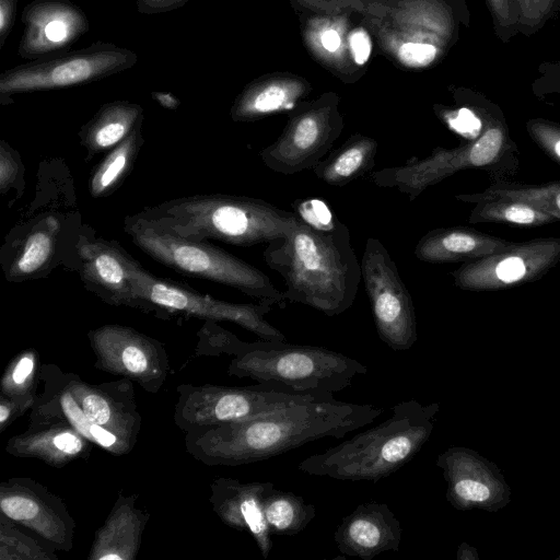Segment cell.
<instances>
[{
  "label": "cell",
  "instance_id": "obj_1",
  "mask_svg": "<svg viewBox=\"0 0 560 560\" xmlns=\"http://www.w3.org/2000/svg\"><path fill=\"white\" fill-rule=\"evenodd\" d=\"M384 412L320 394L244 421L185 432V448L208 466L261 462L324 438H343Z\"/></svg>",
  "mask_w": 560,
  "mask_h": 560
},
{
  "label": "cell",
  "instance_id": "obj_2",
  "mask_svg": "<svg viewBox=\"0 0 560 560\" xmlns=\"http://www.w3.org/2000/svg\"><path fill=\"white\" fill-rule=\"evenodd\" d=\"M296 225L266 244L268 267L285 283L287 302L336 316L354 303L361 265L348 226L320 200H299Z\"/></svg>",
  "mask_w": 560,
  "mask_h": 560
},
{
  "label": "cell",
  "instance_id": "obj_3",
  "mask_svg": "<svg viewBox=\"0 0 560 560\" xmlns=\"http://www.w3.org/2000/svg\"><path fill=\"white\" fill-rule=\"evenodd\" d=\"M439 404L406 400L390 408L376 427L303 459L298 469L311 476L343 481L377 482L408 464L434 428Z\"/></svg>",
  "mask_w": 560,
  "mask_h": 560
},
{
  "label": "cell",
  "instance_id": "obj_4",
  "mask_svg": "<svg viewBox=\"0 0 560 560\" xmlns=\"http://www.w3.org/2000/svg\"><path fill=\"white\" fill-rule=\"evenodd\" d=\"M141 214L189 238L236 246L268 243L298 222L294 211L262 199L225 194H199L147 207Z\"/></svg>",
  "mask_w": 560,
  "mask_h": 560
},
{
  "label": "cell",
  "instance_id": "obj_5",
  "mask_svg": "<svg viewBox=\"0 0 560 560\" xmlns=\"http://www.w3.org/2000/svg\"><path fill=\"white\" fill-rule=\"evenodd\" d=\"M124 231L144 254L178 273L228 285L281 307L287 303L266 273L208 241L184 237L140 212L125 218Z\"/></svg>",
  "mask_w": 560,
  "mask_h": 560
},
{
  "label": "cell",
  "instance_id": "obj_6",
  "mask_svg": "<svg viewBox=\"0 0 560 560\" xmlns=\"http://www.w3.org/2000/svg\"><path fill=\"white\" fill-rule=\"evenodd\" d=\"M368 366L340 352L281 340L244 341L228 373L300 394L340 392L366 374Z\"/></svg>",
  "mask_w": 560,
  "mask_h": 560
},
{
  "label": "cell",
  "instance_id": "obj_7",
  "mask_svg": "<svg viewBox=\"0 0 560 560\" xmlns=\"http://www.w3.org/2000/svg\"><path fill=\"white\" fill-rule=\"evenodd\" d=\"M515 153L516 144L506 127L500 122L489 124L466 144L452 149L438 147L423 159L373 171L371 180L381 188L397 189L412 201L430 186L459 171L480 168L494 178L508 164L517 162Z\"/></svg>",
  "mask_w": 560,
  "mask_h": 560
},
{
  "label": "cell",
  "instance_id": "obj_8",
  "mask_svg": "<svg viewBox=\"0 0 560 560\" xmlns=\"http://www.w3.org/2000/svg\"><path fill=\"white\" fill-rule=\"evenodd\" d=\"M138 55L114 43L90 46L30 60L0 74V101L12 103L14 94L65 89L100 81L133 67Z\"/></svg>",
  "mask_w": 560,
  "mask_h": 560
},
{
  "label": "cell",
  "instance_id": "obj_9",
  "mask_svg": "<svg viewBox=\"0 0 560 560\" xmlns=\"http://www.w3.org/2000/svg\"><path fill=\"white\" fill-rule=\"evenodd\" d=\"M82 225L78 212L52 211L16 225L1 248L5 279L21 283L44 278L60 264L75 270V244Z\"/></svg>",
  "mask_w": 560,
  "mask_h": 560
},
{
  "label": "cell",
  "instance_id": "obj_10",
  "mask_svg": "<svg viewBox=\"0 0 560 560\" xmlns=\"http://www.w3.org/2000/svg\"><path fill=\"white\" fill-rule=\"evenodd\" d=\"M135 283L140 311L155 312L156 316L183 314L205 320L232 322L262 340L287 341L284 334L265 318L273 306L269 301L258 300L257 303L221 301L172 280L156 277L139 261L135 268Z\"/></svg>",
  "mask_w": 560,
  "mask_h": 560
},
{
  "label": "cell",
  "instance_id": "obj_11",
  "mask_svg": "<svg viewBox=\"0 0 560 560\" xmlns=\"http://www.w3.org/2000/svg\"><path fill=\"white\" fill-rule=\"evenodd\" d=\"M174 422L184 432L244 421L320 394H300L257 383L245 387L182 384Z\"/></svg>",
  "mask_w": 560,
  "mask_h": 560
},
{
  "label": "cell",
  "instance_id": "obj_12",
  "mask_svg": "<svg viewBox=\"0 0 560 560\" xmlns=\"http://www.w3.org/2000/svg\"><path fill=\"white\" fill-rule=\"evenodd\" d=\"M360 265L380 339L393 351L409 350L418 340L416 310L397 265L374 237L368 238Z\"/></svg>",
  "mask_w": 560,
  "mask_h": 560
},
{
  "label": "cell",
  "instance_id": "obj_13",
  "mask_svg": "<svg viewBox=\"0 0 560 560\" xmlns=\"http://www.w3.org/2000/svg\"><path fill=\"white\" fill-rule=\"evenodd\" d=\"M95 368L138 383L158 393L170 375V360L163 345L137 329L105 324L88 332Z\"/></svg>",
  "mask_w": 560,
  "mask_h": 560
},
{
  "label": "cell",
  "instance_id": "obj_14",
  "mask_svg": "<svg viewBox=\"0 0 560 560\" xmlns=\"http://www.w3.org/2000/svg\"><path fill=\"white\" fill-rule=\"evenodd\" d=\"M560 261V237L514 242L505 249L464 262L452 271L454 284L465 291H495L542 278Z\"/></svg>",
  "mask_w": 560,
  "mask_h": 560
},
{
  "label": "cell",
  "instance_id": "obj_15",
  "mask_svg": "<svg viewBox=\"0 0 560 560\" xmlns=\"http://www.w3.org/2000/svg\"><path fill=\"white\" fill-rule=\"evenodd\" d=\"M77 267L85 289L104 303L140 310L135 283L137 260L115 240L83 224L75 244Z\"/></svg>",
  "mask_w": 560,
  "mask_h": 560
},
{
  "label": "cell",
  "instance_id": "obj_16",
  "mask_svg": "<svg viewBox=\"0 0 560 560\" xmlns=\"http://www.w3.org/2000/svg\"><path fill=\"white\" fill-rule=\"evenodd\" d=\"M342 130V120L330 105L293 116L278 139L259 156L271 171L292 175L312 170L330 150Z\"/></svg>",
  "mask_w": 560,
  "mask_h": 560
},
{
  "label": "cell",
  "instance_id": "obj_17",
  "mask_svg": "<svg viewBox=\"0 0 560 560\" xmlns=\"http://www.w3.org/2000/svg\"><path fill=\"white\" fill-rule=\"evenodd\" d=\"M1 514L33 532L57 551H70L75 522L63 500L31 478L0 483Z\"/></svg>",
  "mask_w": 560,
  "mask_h": 560
},
{
  "label": "cell",
  "instance_id": "obj_18",
  "mask_svg": "<svg viewBox=\"0 0 560 560\" xmlns=\"http://www.w3.org/2000/svg\"><path fill=\"white\" fill-rule=\"evenodd\" d=\"M18 52L26 60L69 50L90 30L83 10L69 0H33L21 14Z\"/></svg>",
  "mask_w": 560,
  "mask_h": 560
},
{
  "label": "cell",
  "instance_id": "obj_19",
  "mask_svg": "<svg viewBox=\"0 0 560 560\" xmlns=\"http://www.w3.org/2000/svg\"><path fill=\"white\" fill-rule=\"evenodd\" d=\"M69 383L90 422L115 434L130 452L141 430L132 381L120 378L97 385L69 373Z\"/></svg>",
  "mask_w": 560,
  "mask_h": 560
},
{
  "label": "cell",
  "instance_id": "obj_20",
  "mask_svg": "<svg viewBox=\"0 0 560 560\" xmlns=\"http://www.w3.org/2000/svg\"><path fill=\"white\" fill-rule=\"evenodd\" d=\"M273 486L271 481L242 482L223 477L214 479L210 486L209 502L219 518L232 528L248 533L265 559L269 557L272 540L262 499Z\"/></svg>",
  "mask_w": 560,
  "mask_h": 560
},
{
  "label": "cell",
  "instance_id": "obj_21",
  "mask_svg": "<svg viewBox=\"0 0 560 560\" xmlns=\"http://www.w3.org/2000/svg\"><path fill=\"white\" fill-rule=\"evenodd\" d=\"M401 526L385 503L368 502L345 516L334 534L343 557L372 560L386 551H397L401 541Z\"/></svg>",
  "mask_w": 560,
  "mask_h": 560
},
{
  "label": "cell",
  "instance_id": "obj_22",
  "mask_svg": "<svg viewBox=\"0 0 560 560\" xmlns=\"http://www.w3.org/2000/svg\"><path fill=\"white\" fill-rule=\"evenodd\" d=\"M488 464L479 454L462 446H452L438 456L436 466L447 483L446 499L455 509H491L499 478L492 477Z\"/></svg>",
  "mask_w": 560,
  "mask_h": 560
},
{
  "label": "cell",
  "instance_id": "obj_23",
  "mask_svg": "<svg viewBox=\"0 0 560 560\" xmlns=\"http://www.w3.org/2000/svg\"><path fill=\"white\" fill-rule=\"evenodd\" d=\"M92 443L69 422L59 419L33 421L27 429L12 436L5 445L10 455L36 458L61 468L77 459L88 458Z\"/></svg>",
  "mask_w": 560,
  "mask_h": 560
},
{
  "label": "cell",
  "instance_id": "obj_24",
  "mask_svg": "<svg viewBox=\"0 0 560 560\" xmlns=\"http://www.w3.org/2000/svg\"><path fill=\"white\" fill-rule=\"evenodd\" d=\"M150 514L137 506V495L119 491L107 518L95 533L89 560H133Z\"/></svg>",
  "mask_w": 560,
  "mask_h": 560
},
{
  "label": "cell",
  "instance_id": "obj_25",
  "mask_svg": "<svg viewBox=\"0 0 560 560\" xmlns=\"http://www.w3.org/2000/svg\"><path fill=\"white\" fill-rule=\"evenodd\" d=\"M513 243L471 228H439L427 232L418 241L415 256L429 264H464L499 253Z\"/></svg>",
  "mask_w": 560,
  "mask_h": 560
},
{
  "label": "cell",
  "instance_id": "obj_26",
  "mask_svg": "<svg viewBox=\"0 0 560 560\" xmlns=\"http://www.w3.org/2000/svg\"><path fill=\"white\" fill-rule=\"evenodd\" d=\"M43 383L42 394H37L31 408L30 421L59 419L69 422L79 433L90 440L92 422L86 418L69 383V373L54 364H44L39 370Z\"/></svg>",
  "mask_w": 560,
  "mask_h": 560
},
{
  "label": "cell",
  "instance_id": "obj_27",
  "mask_svg": "<svg viewBox=\"0 0 560 560\" xmlns=\"http://www.w3.org/2000/svg\"><path fill=\"white\" fill-rule=\"evenodd\" d=\"M143 107L129 101H112L103 104L79 131L81 145L85 149V160L112 148L127 138L143 122Z\"/></svg>",
  "mask_w": 560,
  "mask_h": 560
},
{
  "label": "cell",
  "instance_id": "obj_28",
  "mask_svg": "<svg viewBox=\"0 0 560 560\" xmlns=\"http://www.w3.org/2000/svg\"><path fill=\"white\" fill-rule=\"evenodd\" d=\"M377 147L375 139L354 133L323 158L312 171L322 182L343 187L374 167Z\"/></svg>",
  "mask_w": 560,
  "mask_h": 560
},
{
  "label": "cell",
  "instance_id": "obj_29",
  "mask_svg": "<svg viewBox=\"0 0 560 560\" xmlns=\"http://www.w3.org/2000/svg\"><path fill=\"white\" fill-rule=\"evenodd\" d=\"M144 142L142 122L117 145L112 148L93 170L89 191L95 199L113 194L130 174Z\"/></svg>",
  "mask_w": 560,
  "mask_h": 560
},
{
  "label": "cell",
  "instance_id": "obj_30",
  "mask_svg": "<svg viewBox=\"0 0 560 560\" xmlns=\"http://www.w3.org/2000/svg\"><path fill=\"white\" fill-rule=\"evenodd\" d=\"M491 198L525 202L560 220V180L528 185L499 179L481 192L455 196L456 200L470 203Z\"/></svg>",
  "mask_w": 560,
  "mask_h": 560
},
{
  "label": "cell",
  "instance_id": "obj_31",
  "mask_svg": "<svg viewBox=\"0 0 560 560\" xmlns=\"http://www.w3.org/2000/svg\"><path fill=\"white\" fill-rule=\"evenodd\" d=\"M262 510L271 535L294 536L315 517L316 509L293 492L271 487L264 495Z\"/></svg>",
  "mask_w": 560,
  "mask_h": 560
},
{
  "label": "cell",
  "instance_id": "obj_32",
  "mask_svg": "<svg viewBox=\"0 0 560 560\" xmlns=\"http://www.w3.org/2000/svg\"><path fill=\"white\" fill-rule=\"evenodd\" d=\"M301 94L300 89L284 84L254 86L245 91L231 109L232 119L248 121L264 116L292 109Z\"/></svg>",
  "mask_w": 560,
  "mask_h": 560
},
{
  "label": "cell",
  "instance_id": "obj_33",
  "mask_svg": "<svg viewBox=\"0 0 560 560\" xmlns=\"http://www.w3.org/2000/svg\"><path fill=\"white\" fill-rule=\"evenodd\" d=\"M557 221L555 217L528 203L502 198L476 202L468 217V222L472 224L502 223L523 228L541 226Z\"/></svg>",
  "mask_w": 560,
  "mask_h": 560
},
{
  "label": "cell",
  "instance_id": "obj_34",
  "mask_svg": "<svg viewBox=\"0 0 560 560\" xmlns=\"http://www.w3.org/2000/svg\"><path fill=\"white\" fill-rule=\"evenodd\" d=\"M18 523L3 514L0 517L1 560H57L56 549L44 540L23 533Z\"/></svg>",
  "mask_w": 560,
  "mask_h": 560
},
{
  "label": "cell",
  "instance_id": "obj_35",
  "mask_svg": "<svg viewBox=\"0 0 560 560\" xmlns=\"http://www.w3.org/2000/svg\"><path fill=\"white\" fill-rule=\"evenodd\" d=\"M37 361L35 350H24L15 357L3 372L0 394L9 397L36 396L40 370Z\"/></svg>",
  "mask_w": 560,
  "mask_h": 560
},
{
  "label": "cell",
  "instance_id": "obj_36",
  "mask_svg": "<svg viewBox=\"0 0 560 560\" xmlns=\"http://www.w3.org/2000/svg\"><path fill=\"white\" fill-rule=\"evenodd\" d=\"M217 323L206 320L203 327L198 331L199 341L196 354L213 357L228 354L234 357L243 347L244 341Z\"/></svg>",
  "mask_w": 560,
  "mask_h": 560
},
{
  "label": "cell",
  "instance_id": "obj_37",
  "mask_svg": "<svg viewBox=\"0 0 560 560\" xmlns=\"http://www.w3.org/2000/svg\"><path fill=\"white\" fill-rule=\"evenodd\" d=\"M25 190V167L20 153L5 140H0V192L1 196L13 191L15 199Z\"/></svg>",
  "mask_w": 560,
  "mask_h": 560
},
{
  "label": "cell",
  "instance_id": "obj_38",
  "mask_svg": "<svg viewBox=\"0 0 560 560\" xmlns=\"http://www.w3.org/2000/svg\"><path fill=\"white\" fill-rule=\"evenodd\" d=\"M526 130L533 142L560 165V125L545 119H533Z\"/></svg>",
  "mask_w": 560,
  "mask_h": 560
},
{
  "label": "cell",
  "instance_id": "obj_39",
  "mask_svg": "<svg viewBox=\"0 0 560 560\" xmlns=\"http://www.w3.org/2000/svg\"><path fill=\"white\" fill-rule=\"evenodd\" d=\"M36 396L9 397L0 394V431L3 432L14 420L31 410Z\"/></svg>",
  "mask_w": 560,
  "mask_h": 560
},
{
  "label": "cell",
  "instance_id": "obj_40",
  "mask_svg": "<svg viewBox=\"0 0 560 560\" xmlns=\"http://www.w3.org/2000/svg\"><path fill=\"white\" fill-rule=\"evenodd\" d=\"M400 60L410 67L429 65L436 55V48L430 44L406 43L398 51Z\"/></svg>",
  "mask_w": 560,
  "mask_h": 560
},
{
  "label": "cell",
  "instance_id": "obj_41",
  "mask_svg": "<svg viewBox=\"0 0 560 560\" xmlns=\"http://www.w3.org/2000/svg\"><path fill=\"white\" fill-rule=\"evenodd\" d=\"M190 0H135L137 11L152 15L171 12L185 5Z\"/></svg>",
  "mask_w": 560,
  "mask_h": 560
},
{
  "label": "cell",
  "instance_id": "obj_42",
  "mask_svg": "<svg viewBox=\"0 0 560 560\" xmlns=\"http://www.w3.org/2000/svg\"><path fill=\"white\" fill-rule=\"evenodd\" d=\"M16 9L18 0H0V49L13 28Z\"/></svg>",
  "mask_w": 560,
  "mask_h": 560
},
{
  "label": "cell",
  "instance_id": "obj_43",
  "mask_svg": "<svg viewBox=\"0 0 560 560\" xmlns=\"http://www.w3.org/2000/svg\"><path fill=\"white\" fill-rule=\"evenodd\" d=\"M350 46L357 63L363 65L370 56L371 43L365 32H357L350 37Z\"/></svg>",
  "mask_w": 560,
  "mask_h": 560
},
{
  "label": "cell",
  "instance_id": "obj_44",
  "mask_svg": "<svg viewBox=\"0 0 560 560\" xmlns=\"http://www.w3.org/2000/svg\"><path fill=\"white\" fill-rule=\"evenodd\" d=\"M151 97L165 109L175 110L180 105L179 98L171 92L154 91Z\"/></svg>",
  "mask_w": 560,
  "mask_h": 560
},
{
  "label": "cell",
  "instance_id": "obj_45",
  "mask_svg": "<svg viewBox=\"0 0 560 560\" xmlns=\"http://www.w3.org/2000/svg\"><path fill=\"white\" fill-rule=\"evenodd\" d=\"M322 44L327 50L335 51L340 46V37L334 30L326 31L322 35Z\"/></svg>",
  "mask_w": 560,
  "mask_h": 560
},
{
  "label": "cell",
  "instance_id": "obj_46",
  "mask_svg": "<svg viewBox=\"0 0 560 560\" xmlns=\"http://www.w3.org/2000/svg\"><path fill=\"white\" fill-rule=\"evenodd\" d=\"M457 559L458 560L478 559V556L476 553V550L472 547L468 546L466 542H463L458 547Z\"/></svg>",
  "mask_w": 560,
  "mask_h": 560
},
{
  "label": "cell",
  "instance_id": "obj_47",
  "mask_svg": "<svg viewBox=\"0 0 560 560\" xmlns=\"http://www.w3.org/2000/svg\"><path fill=\"white\" fill-rule=\"evenodd\" d=\"M560 559V558H559Z\"/></svg>",
  "mask_w": 560,
  "mask_h": 560
}]
</instances>
